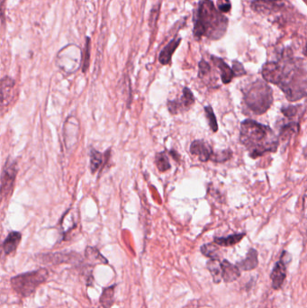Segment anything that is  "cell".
Masks as SVG:
<instances>
[{
	"mask_svg": "<svg viewBox=\"0 0 307 308\" xmlns=\"http://www.w3.org/2000/svg\"><path fill=\"white\" fill-rule=\"evenodd\" d=\"M195 103V98L192 91L189 88H184L182 97L179 100L168 101V109L170 114H179L181 111L189 109V107Z\"/></svg>",
	"mask_w": 307,
	"mask_h": 308,
	"instance_id": "obj_9",
	"label": "cell"
},
{
	"mask_svg": "<svg viewBox=\"0 0 307 308\" xmlns=\"http://www.w3.org/2000/svg\"><path fill=\"white\" fill-rule=\"evenodd\" d=\"M261 73L265 81L279 86L289 101L307 97V67L303 60L293 57L291 50L284 49L279 61L265 63Z\"/></svg>",
	"mask_w": 307,
	"mask_h": 308,
	"instance_id": "obj_1",
	"label": "cell"
},
{
	"mask_svg": "<svg viewBox=\"0 0 307 308\" xmlns=\"http://www.w3.org/2000/svg\"><path fill=\"white\" fill-rule=\"evenodd\" d=\"M291 261V257L287 251H283L281 258L275 263L274 268L270 274L271 287L275 290H279L282 288L285 280L287 278V265Z\"/></svg>",
	"mask_w": 307,
	"mask_h": 308,
	"instance_id": "obj_6",
	"label": "cell"
},
{
	"mask_svg": "<svg viewBox=\"0 0 307 308\" xmlns=\"http://www.w3.org/2000/svg\"><path fill=\"white\" fill-rule=\"evenodd\" d=\"M251 7L259 14H278L287 8V2L285 0H253Z\"/></svg>",
	"mask_w": 307,
	"mask_h": 308,
	"instance_id": "obj_8",
	"label": "cell"
},
{
	"mask_svg": "<svg viewBox=\"0 0 307 308\" xmlns=\"http://www.w3.org/2000/svg\"><path fill=\"white\" fill-rule=\"evenodd\" d=\"M182 39L181 37L174 36V38L171 39L169 43L166 44L165 47L161 50L159 55V62L161 65H168L171 62L172 56L176 52V50L180 46Z\"/></svg>",
	"mask_w": 307,
	"mask_h": 308,
	"instance_id": "obj_11",
	"label": "cell"
},
{
	"mask_svg": "<svg viewBox=\"0 0 307 308\" xmlns=\"http://www.w3.org/2000/svg\"><path fill=\"white\" fill-rule=\"evenodd\" d=\"M244 102L254 114H262L273 103V91L265 81L257 80L243 90Z\"/></svg>",
	"mask_w": 307,
	"mask_h": 308,
	"instance_id": "obj_4",
	"label": "cell"
},
{
	"mask_svg": "<svg viewBox=\"0 0 307 308\" xmlns=\"http://www.w3.org/2000/svg\"><path fill=\"white\" fill-rule=\"evenodd\" d=\"M199 76L201 79H204L205 77L208 76L211 73V66L209 65L207 62L205 60H201L199 64Z\"/></svg>",
	"mask_w": 307,
	"mask_h": 308,
	"instance_id": "obj_28",
	"label": "cell"
},
{
	"mask_svg": "<svg viewBox=\"0 0 307 308\" xmlns=\"http://www.w3.org/2000/svg\"><path fill=\"white\" fill-rule=\"evenodd\" d=\"M155 164H156L157 169L161 172L169 171L171 167L169 158L165 152H160L157 154L156 158H155Z\"/></svg>",
	"mask_w": 307,
	"mask_h": 308,
	"instance_id": "obj_24",
	"label": "cell"
},
{
	"mask_svg": "<svg viewBox=\"0 0 307 308\" xmlns=\"http://www.w3.org/2000/svg\"><path fill=\"white\" fill-rule=\"evenodd\" d=\"M90 169L92 174L97 173L98 171H101L104 164L108 161L110 157V151H107L105 153L101 152L92 149L90 151Z\"/></svg>",
	"mask_w": 307,
	"mask_h": 308,
	"instance_id": "obj_12",
	"label": "cell"
},
{
	"mask_svg": "<svg viewBox=\"0 0 307 308\" xmlns=\"http://www.w3.org/2000/svg\"><path fill=\"white\" fill-rule=\"evenodd\" d=\"M259 265V259H258V251L255 249L251 248L248 251L245 259L237 263L240 270L242 271H251L255 270Z\"/></svg>",
	"mask_w": 307,
	"mask_h": 308,
	"instance_id": "obj_15",
	"label": "cell"
},
{
	"mask_svg": "<svg viewBox=\"0 0 307 308\" xmlns=\"http://www.w3.org/2000/svg\"><path fill=\"white\" fill-rule=\"evenodd\" d=\"M48 277V270L40 269L13 277L11 285L16 293L23 297H29L35 292L39 286L47 280Z\"/></svg>",
	"mask_w": 307,
	"mask_h": 308,
	"instance_id": "obj_5",
	"label": "cell"
},
{
	"mask_svg": "<svg viewBox=\"0 0 307 308\" xmlns=\"http://www.w3.org/2000/svg\"><path fill=\"white\" fill-rule=\"evenodd\" d=\"M205 115H206V117H207L208 123H209V125H210V128H211V130H212L213 132H214V133L217 132V121H216V117H215L214 113H213V108H212L210 105L205 106Z\"/></svg>",
	"mask_w": 307,
	"mask_h": 308,
	"instance_id": "obj_26",
	"label": "cell"
},
{
	"mask_svg": "<svg viewBox=\"0 0 307 308\" xmlns=\"http://www.w3.org/2000/svg\"><path fill=\"white\" fill-rule=\"evenodd\" d=\"M222 270V280L226 283L236 281L241 277V270L237 265H233L230 261L223 260L221 262Z\"/></svg>",
	"mask_w": 307,
	"mask_h": 308,
	"instance_id": "obj_13",
	"label": "cell"
},
{
	"mask_svg": "<svg viewBox=\"0 0 307 308\" xmlns=\"http://www.w3.org/2000/svg\"><path fill=\"white\" fill-rule=\"evenodd\" d=\"M232 157V152L230 150H226L223 152H219L217 154H213L212 160L216 162H223L228 161Z\"/></svg>",
	"mask_w": 307,
	"mask_h": 308,
	"instance_id": "obj_29",
	"label": "cell"
},
{
	"mask_svg": "<svg viewBox=\"0 0 307 308\" xmlns=\"http://www.w3.org/2000/svg\"><path fill=\"white\" fill-rule=\"evenodd\" d=\"M14 81L9 77H4L1 81V90H2V105L5 103V100L9 98V92L14 88Z\"/></svg>",
	"mask_w": 307,
	"mask_h": 308,
	"instance_id": "obj_22",
	"label": "cell"
},
{
	"mask_svg": "<svg viewBox=\"0 0 307 308\" xmlns=\"http://www.w3.org/2000/svg\"><path fill=\"white\" fill-rule=\"evenodd\" d=\"M160 10H161V3L157 4L152 7L151 11V16H150V24L152 29L155 28L158 22V18L160 16Z\"/></svg>",
	"mask_w": 307,
	"mask_h": 308,
	"instance_id": "obj_27",
	"label": "cell"
},
{
	"mask_svg": "<svg viewBox=\"0 0 307 308\" xmlns=\"http://www.w3.org/2000/svg\"><path fill=\"white\" fill-rule=\"evenodd\" d=\"M211 60H212L213 64L215 65V67H217L218 70L221 72V79H222V83H224V84L230 83L232 79L235 77L232 68L228 66L221 58L211 56Z\"/></svg>",
	"mask_w": 307,
	"mask_h": 308,
	"instance_id": "obj_14",
	"label": "cell"
},
{
	"mask_svg": "<svg viewBox=\"0 0 307 308\" xmlns=\"http://www.w3.org/2000/svg\"><path fill=\"white\" fill-rule=\"evenodd\" d=\"M90 46H91L90 38V37H86L85 47H84V52H83V63H82V71L84 73L90 68Z\"/></svg>",
	"mask_w": 307,
	"mask_h": 308,
	"instance_id": "obj_25",
	"label": "cell"
},
{
	"mask_svg": "<svg viewBox=\"0 0 307 308\" xmlns=\"http://www.w3.org/2000/svg\"><path fill=\"white\" fill-rule=\"evenodd\" d=\"M193 35L197 41L203 37L217 41L226 33L229 21L212 0H201L194 13Z\"/></svg>",
	"mask_w": 307,
	"mask_h": 308,
	"instance_id": "obj_2",
	"label": "cell"
},
{
	"mask_svg": "<svg viewBox=\"0 0 307 308\" xmlns=\"http://www.w3.org/2000/svg\"><path fill=\"white\" fill-rule=\"evenodd\" d=\"M298 128L299 126L298 123H288L286 125H283V127L280 130L279 136L283 141H288L295 133H298Z\"/></svg>",
	"mask_w": 307,
	"mask_h": 308,
	"instance_id": "obj_21",
	"label": "cell"
},
{
	"mask_svg": "<svg viewBox=\"0 0 307 308\" xmlns=\"http://www.w3.org/2000/svg\"><path fill=\"white\" fill-rule=\"evenodd\" d=\"M190 152L195 156L199 157V161L203 162L212 160L213 155L212 148L202 140H197L191 143Z\"/></svg>",
	"mask_w": 307,
	"mask_h": 308,
	"instance_id": "obj_10",
	"label": "cell"
},
{
	"mask_svg": "<svg viewBox=\"0 0 307 308\" xmlns=\"http://www.w3.org/2000/svg\"><path fill=\"white\" fill-rule=\"evenodd\" d=\"M201 252L210 260H219L221 258V252L219 251L216 243H206L201 247Z\"/></svg>",
	"mask_w": 307,
	"mask_h": 308,
	"instance_id": "obj_20",
	"label": "cell"
},
{
	"mask_svg": "<svg viewBox=\"0 0 307 308\" xmlns=\"http://www.w3.org/2000/svg\"><path fill=\"white\" fill-rule=\"evenodd\" d=\"M245 236V233H235L229 235L227 237H215L213 242L216 243L218 246L229 247L233 246L237 243L241 242V240Z\"/></svg>",
	"mask_w": 307,
	"mask_h": 308,
	"instance_id": "obj_18",
	"label": "cell"
},
{
	"mask_svg": "<svg viewBox=\"0 0 307 308\" xmlns=\"http://www.w3.org/2000/svg\"><path fill=\"white\" fill-rule=\"evenodd\" d=\"M17 174V165L15 161H6L1 176V195L7 198L14 188V180Z\"/></svg>",
	"mask_w": 307,
	"mask_h": 308,
	"instance_id": "obj_7",
	"label": "cell"
},
{
	"mask_svg": "<svg viewBox=\"0 0 307 308\" xmlns=\"http://www.w3.org/2000/svg\"><path fill=\"white\" fill-rule=\"evenodd\" d=\"M240 140L252 159L275 152L279 147V138L269 126L249 119L241 123Z\"/></svg>",
	"mask_w": 307,
	"mask_h": 308,
	"instance_id": "obj_3",
	"label": "cell"
},
{
	"mask_svg": "<svg viewBox=\"0 0 307 308\" xmlns=\"http://www.w3.org/2000/svg\"><path fill=\"white\" fill-rule=\"evenodd\" d=\"M22 239V234L19 232H11L3 242V250L6 255L14 252Z\"/></svg>",
	"mask_w": 307,
	"mask_h": 308,
	"instance_id": "obj_16",
	"label": "cell"
},
{
	"mask_svg": "<svg viewBox=\"0 0 307 308\" xmlns=\"http://www.w3.org/2000/svg\"><path fill=\"white\" fill-rule=\"evenodd\" d=\"M207 270L211 273L213 282L219 284L222 280V264L219 260H210L207 261Z\"/></svg>",
	"mask_w": 307,
	"mask_h": 308,
	"instance_id": "obj_17",
	"label": "cell"
},
{
	"mask_svg": "<svg viewBox=\"0 0 307 308\" xmlns=\"http://www.w3.org/2000/svg\"><path fill=\"white\" fill-rule=\"evenodd\" d=\"M217 8L222 14H226L231 11L232 3L230 0H217Z\"/></svg>",
	"mask_w": 307,
	"mask_h": 308,
	"instance_id": "obj_30",
	"label": "cell"
},
{
	"mask_svg": "<svg viewBox=\"0 0 307 308\" xmlns=\"http://www.w3.org/2000/svg\"><path fill=\"white\" fill-rule=\"evenodd\" d=\"M115 285L105 288L102 292L100 297V304L104 308H110L113 305V297H114V290Z\"/></svg>",
	"mask_w": 307,
	"mask_h": 308,
	"instance_id": "obj_19",
	"label": "cell"
},
{
	"mask_svg": "<svg viewBox=\"0 0 307 308\" xmlns=\"http://www.w3.org/2000/svg\"><path fill=\"white\" fill-rule=\"evenodd\" d=\"M300 106L299 105H289V106H284L282 107V113L287 117H293L295 115L298 114Z\"/></svg>",
	"mask_w": 307,
	"mask_h": 308,
	"instance_id": "obj_31",
	"label": "cell"
},
{
	"mask_svg": "<svg viewBox=\"0 0 307 308\" xmlns=\"http://www.w3.org/2000/svg\"><path fill=\"white\" fill-rule=\"evenodd\" d=\"M232 71L234 72L235 77L243 76L246 74V71L242 66V64L238 61H234L232 62Z\"/></svg>",
	"mask_w": 307,
	"mask_h": 308,
	"instance_id": "obj_32",
	"label": "cell"
},
{
	"mask_svg": "<svg viewBox=\"0 0 307 308\" xmlns=\"http://www.w3.org/2000/svg\"><path fill=\"white\" fill-rule=\"evenodd\" d=\"M1 6H2V23L5 22V18H4V9H5V0H2V3H1Z\"/></svg>",
	"mask_w": 307,
	"mask_h": 308,
	"instance_id": "obj_34",
	"label": "cell"
},
{
	"mask_svg": "<svg viewBox=\"0 0 307 308\" xmlns=\"http://www.w3.org/2000/svg\"><path fill=\"white\" fill-rule=\"evenodd\" d=\"M303 53H304L305 56H307V43H306V45H305V47H304V50H303Z\"/></svg>",
	"mask_w": 307,
	"mask_h": 308,
	"instance_id": "obj_35",
	"label": "cell"
},
{
	"mask_svg": "<svg viewBox=\"0 0 307 308\" xmlns=\"http://www.w3.org/2000/svg\"><path fill=\"white\" fill-rule=\"evenodd\" d=\"M304 211H305V214L307 217V190L306 191V194H305V198H304Z\"/></svg>",
	"mask_w": 307,
	"mask_h": 308,
	"instance_id": "obj_33",
	"label": "cell"
},
{
	"mask_svg": "<svg viewBox=\"0 0 307 308\" xmlns=\"http://www.w3.org/2000/svg\"><path fill=\"white\" fill-rule=\"evenodd\" d=\"M86 257L89 261L96 263H104L106 264L107 261L104 259V257L102 256L100 253V251H98L96 248L93 247H88L86 250Z\"/></svg>",
	"mask_w": 307,
	"mask_h": 308,
	"instance_id": "obj_23",
	"label": "cell"
}]
</instances>
